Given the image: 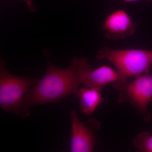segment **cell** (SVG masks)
Masks as SVG:
<instances>
[{
	"mask_svg": "<svg viewBox=\"0 0 152 152\" xmlns=\"http://www.w3.org/2000/svg\"><path fill=\"white\" fill-rule=\"evenodd\" d=\"M133 144L139 151L152 152V135L148 131L139 134Z\"/></svg>",
	"mask_w": 152,
	"mask_h": 152,
	"instance_id": "9c48e42d",
	"label": "cell"
},
{
	"mask_svg": "<svg viewBox=\"0 0 152 152\" xmlns=\"http://www.w3.org/2000/svg\"><path fill=\"white\" fill-rule=\"evenodd\" d=\"M135 78L121 91L118 102L130 104L141 114L145 121L148 122L151 118L148 107L152 101V75L148 73Z\"/></svg>",
	"mask_w": 152,
	"mask_h": 152,
	"instance_id": "277c9868",
	"label": "cell"
},
{
	"mask_svg": "<svg viewBox=\"0 0 152 152\" xmlns=\"http://www.w3.org/2000/svg\"><path fill=\"white\" fill-rule=\"evenodd\" d=\"M39 79L31 77H20L12 75L5 67L4 61L0 63V107L3 110L25 118L31 114L25 104L26 94Z\"/></svg>",
	"mask_w": 152,
	"mask_h": 152,
	"instance_id": "7a4b0ae2",
	"label": "cell"
},
{
	"mask_svg": "<svg viewBox=\"0 0 152 152\" xmlns=\"http://www.w3.org/2000/svg\"><path fill=\"white\" fill-rule=\"evenodd\" d=\"M26 4L28 8L31 12H34L36 10V9L32 0H22Z\"/></svg>",
	"mask_w": 152,
	"mask_h": 152,
	"instance_id": "30bf717a",
	"label": "cell"
},
{
	"mask_svg": "<svg viewBox=\"0 0 152 152\" xmlns=\"http://www.w3.org/2000/svg\"><path fill=\"white\" fill-rule=\"evenodd\" d=\"M128 82V80H123L117 71L109 66L103 65L90 71L84 83L86 86L94 88L100 91L106 85L112 83L115 89L121 91L125 89Z\"/></svg>",
	"mask_w": 152,
	"mask_h": 152,
	"instance_id": "52a82bcc",
	"label": "cell"
},
{
	"mask_svg": "<svg viewBox=\"0 0 152 152\" xmlns=\"http://www.w3.org/2000/svg\"><path fill=\"white\" fill-rule=\"evenodd\" d=\"M125 2H132L137 1H140V0H123ZM148 1H152V0H146Z\"/></svg>",
	"mask_w": 152,
	"mask_h": 152,
	"instance_id": "8fae6325",
	"label": "cell"
},
{
	"mask_svg": "<svg viewBox=\"0 0 152 152\" xmlns=\"http://www.w3.org/2000/svg\"><path fill=\"white\" fill-rule=\"evenodd\" d=\"M100 91L86 86L79 88L75 96L80 100V108L83 114L90 115L96 110L98 106L104 102Z\"/></svg>",
	"mask_w": 152,
	"mask_h": 152,
	"instance_id": "ba28073f",
	"label": "cell"
},
{
	"mask_svg": "<svg viewBox=\"0 0 152 152\" xmlns=\"http://www.w3.org/2000/svg\"><path fill=\"white\" fill-rule=\"evenodd\" d=\"M72 134L70 142L72 152H91L96 143V134L101 129V124L94 118L83 123L79 119L75 110L70 112Z\"/></svg>",
	"mask_w": 152,
	"mask_h": 152,
	"instance_id": "5b68a950",
	"label": "cell"
},
{
	"mask_svg": "<svg viewBox=\"0 0 152 152\" xmlns=\"http://www.w3.org/2000/svg\"><path fill=\"white\" fill-rule=\"evenodd\" d=\"M92 68L84 56L74 58L65 69L57 67L48 61L45 74L26 94V107L57 102L68 96L75 95Z\"/></svg>",
	"mask_w": 152,
	"mask_h": 152,
	"instance_id": "6da1fadb",
	"label": "cell"
},
{
	"mask_svg": "<svg viewBox=\"0 0 152 152\" xmlns=\"http://www.w3.org/2000/svg\"><path fill=\"white\" fill-rule=\"evenodd\" d=\"M96 58L112 63L124 81H127L130 77H136L149 73L152 65V50L112 49L104 47L98 51Z\"/></svg>",
	"mask_w": 152,
	"mask_h": 152,
	"instance_id": "3957f363",
	"label": "cell"
},
{
	"mask_svg": "<svg viewBox=\"0 0 152 152\" xmlns=\"http://www.w3.org/2000/svg\"><path fill=\"white\" fill-rule=\"evenodd\" d=\"M137 28L129 14L124 10L111 13L106 18L101 31L106 38L111 40L121 39L134 34Z\"/></svg>",
	"mask_w": 152,
	"mask_h": 152,
	"instance_id": "8992f818",
	"label": "cell"
}]
</instances>
